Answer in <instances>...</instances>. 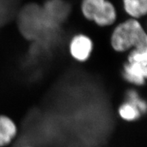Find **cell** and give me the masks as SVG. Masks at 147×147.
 <instances>
[{
  "instance_id": "ba28073f",
  "label": "cell",
  "mask_w": 147,
  "mask_h": 147,
  "mask_svg": "<svg viewBox=\"0 0 147 147\" xmlns=\"http://www.w3.org/2000/svg\"><path fill=\"white\" fill-rule=\"evenodd\" d=\"M25 147H30V146H25Z\"/></svg>"
},
{
  "instance_id": "8992f818",
  "label": "cell",
  "mask_w": 147,
  "mask_h": 147,
  "mask_svg": "<svg viewBox=\"0 0 147 147\" xmlns=\"http://www.w3.org/2000/svg\"><path fill=\"white\" fill-rule=\"evenodd\" d=\"M125 11L131 18L138 19L146 15L147 0H123Z\"/></svg>"
},
{
  "instance_id": "277c9868",
  "label": "cell",
  "mask_w": 147,
  "mask_h": 147,
  "mask_svg": "<svg viewBox=\"0 0 147 147\" xmlns=\"http://www.w3.org/2000/svg\"><path fill=\"white\" fill-rule=\"evenodd\" d=\"M93 50V42L89 37L79 34L71 39L69 44V52L71 56L78 61L87 60Z\"/></svg>"
},
{
  "instance_id": "5b68a950",
  "label": "cell",
  "mask_w": 147,
  "mask_h": 147,
  "mask_svg": "<svg viewBox=\"0 0 147 147\" xmlns=\"http://www.w3.org/2000/svg\"><path fill=\"white\" fill-rule=\"evenodd\" d=\"M17 134L16 124L10 118L0 116V147L10 144Z\"/></svg>"
},
{
  "instance_id": "3957f363",
  "label": "cell",
  "mask_w": 147,
  "mask_h": 147,
  "mask_svg": "<svg viewBox=\"0 0 147 147\" xmlns=\"http://www.w3.org/2000/svg\"><path fill=\"white\" fill-rule=\"evenodd\" d=\"M123 75L127 81L138 86L146 83L147 78V49H134L123 66Z\"/></svg>"
},
{
  "instance_id": "6da1fadb",
  "label": "cell",
  "mask_w": 147,
  "mask_h": 147,
  "mask_svg": "<svg viewBox=\"0 0 147 147\" xmlns=\"http://www.w3.org/2000/svg\"><path fill=\"white\" fill-rule=\"evenodd\" d=\"M110 42L114 50L120 53L130 49H147V36L140 22L130 18L116 27Z\"/></svg>"
},
{
  "instance_id": "52a82bcc",
  "label": "cell",
  "mask_w": 147,
  "mask_h": 147,
  "mask_svg": "<svg viewBox=\"0 0 147 147\" xmlns=\"http://www.w3.org/2000/svg\"><path fill=\"white\" fill-rule=\"evenodd\" d=\"M121 118L127 121H133L138 119L142 115L140 108L133 103L127 101L122 104L119 108Z\"/></svg>"
},
{
  "instance_id": "7a4b0ae2",
  "label": "cell",
  "mask_w": 147,
  "mask_h": 147,
  "mask_svg": "<svg viewBox=\"0 0 147 147\" xmlns=\"http://www.w3.org/2000/svg\"><path fill=\"white\" fill-rule=\"evenodd\" d=\"M81 10L87 19L101 27L112 25L117 18L115 5L108 0H82Z\"/></svg>"
}]
</instances>
